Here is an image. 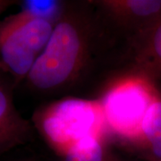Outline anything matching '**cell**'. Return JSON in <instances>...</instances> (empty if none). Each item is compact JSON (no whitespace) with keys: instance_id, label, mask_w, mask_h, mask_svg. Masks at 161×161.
<instances>
[{"instance_id":"obj_3","label":"cell","mask_w":161,"mask_h":161,"mask_svg":"<svg viewBox=\"0 0 161 161\" xmlns=\"http://www.w3.org/2000/svg\"><path fill=\"white\" fill-rule=\"evenodd\" d=\"M160 96L158 88L143 77L125 75L114 79L98 98L108 137L128 147L139 136L148 110Z\"/></svg>"},{"instance_id":"obj_4","label":"cell","mask_w":161,"mask_h":161,"mask_svg":"<svg viewBox=\"0 0 161 161\" xmlns=\"http://www.w3.org/2000/svg\"><path fill=\"white\" fill-rule=\"evenodd\" d=\"M54 27V23L26 9L0 23V69L10 74L14 82L26 80Z\"/></svg>"},{"instance_id":"obj_2","label":"cell","mask_w":161,"mask_h":161,"mask_svg":"<svg viewBox=\"0 0 161 161\" xmlns=\"http://www.w3.org/2000/svg\"><path fill=\"white\" fill-rule=\"evenodd\" d=\"M32 125L62 157L83 139L108 136L98 99L69 97L47 104L35 111Z\"/></svg>"},{"instance_id":"obj_7","label":"cell","mask_w":161,"mask_h":161,"mask_svg":"<svg viewBox=\"0 0 161 161\" xmlns=\"http://www.w3.org/2000/svg\"><path fill=\"white\" fill-rule=\"evenodd\" d=\"M33 135V125L16 109L12 85L0 77V154L29 142Z\"/></svg>"},{"instance_id":"obj_6","label":"cell","mask_w":161,"mask_h":161,"mask_svg":"<svg viewBox=\"0 0 161 161\" xmlns=\"http://www.w3.org/2000/svg\"><path fill=\"white\" fill-rule=\"evenodd\" d=\"M120 76H141L157 84L161 81V20L143 40L136 44L124 58ZM158 87V86H157Z\"/></svg>"},{"instance_id":"obj_1","label":"cell","mask_w":161,"mask_h":161,"mask_svg":"<svg viewBox=\"0 0 161 161\" xmlns=\"http://www.w3.org/2000/svg\"><path fill=\"white\" fill-rule=\"evenodd\" d=\"M114 47L92 1L68 2L26 78L35 92L55 94L77 84L107 47Z\"/></svg>"},{"instance_id":"obj_9","label":"cell","mask_w":161,"mask_h":161,"mask_svg":"<svg viewBox=\"0 0 161 161\" xmlns=\"http://www.w3.org/2000/svg\"><path fill=\"white\" fill-rule=\"evenodd\" d=\"M63 161H116L108 136L83 139L63 156Z\"/></svg>"},{"instance_id":"obj_10","label":"cell","mask_w":161,"mask_h":161,"mask_svg":"<svg viewBox=\"0 0 161 161\" xmlns=\"http://www.w3.org/2000/svg\"><path fill=\"white\" fill-rule=\"evenodd\" d=\"M14 3H15L14 1H10V0H0V14H3L7 8L13 6Z\"/></svg>"},{"instance_id":"obj_11","label":"cell","mask_w":161,"mask_h":161,"mask_svg":"<svg viewBox=\"0 0 161 161\" xmlns=\"http://www.w3.org/2000/svg\"><path fill=\"white\" fill-rule=\"evenodd\" d=\"M18 161H36L35 159H32V158H25V159H21V160Z\"/></svg>"},{"instance_id":"obj_5","label":"cell","mask_w":161,"mask_h":161,"mask_svg":"<svg viewBox=\"0 0 161 161\" xmlns=\"http://www.w3.org/2000/svg\"><path fill=\"white\" fill-rule=\"evenodd\" d=\"M92 3L115 47L120 45L123 59L161 20V0H95Z\"/></svg>"},{"instance_id":"obj_8","label":"cell","mask_w":161,"mask_h":161,"mask_svg":"<svg viewBox=\"0 0 161 161\" xmlns=\"http://www.w3.org/2000/svg\"><path fill=\"white\" fill-rule=\"evenodd\" d=\"M127 148L149 161H161V96L144 117L139 136Z\"/></svg>"}]
</instances>
